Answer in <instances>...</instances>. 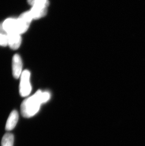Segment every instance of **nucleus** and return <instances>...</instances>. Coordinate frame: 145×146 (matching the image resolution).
<instances>
[{
	"instance_id": "0eeeda50",
	"label": "nucleus",
	"mask_w": 145,
	"mask_h": 146,
	"mask_svg": "<svg viewBox=\"0 0 145 146\" xmlns=\"http://www.w3.org/2000/svg\"><path fill=\"white\" fill-rule=\"evenodd\" d=\"M18 120V113L16 110H13L10 113L6 124V130L11 131L15 128Z\"/></svg>"
},
{
	"instance_id": "f03ea898",
	"label": "nucleus",
	"mask_w": 145,
	"mask_h": 146,
	"mask_svg": "<svg viewBox=\"0 0 145 146\" xmlns=\"http://www.w3.org/2000/svg\"><path fill=\"white\" fill-rule=\"evenodd\" d=\"M28 1L32 6L29 12L33 19H39L46 15L49 4L48 0H28Z\"/></svg>"
},
{
	"instance_id": "1a4fd4ad",
	"label": "nucleus",
	"mask_w": 145,
	"mask_h": 146,
	"mask_svg": "<svg viewBox=\"0 0 145 146\" xmlns=\"http://www.w3.org/2000/svg\"><path fill=\"white\" fill-rule=\"evenodd\" d=\"M8 45V38L7 34L0 33V46H6Z\"/></svg>"
},
{
	"instance_id": "6e6552de",
	"label": "nucleus",
	"mask_w": 145,
	"mask_h": 146,
	"mask_svg": "<svg viewBox=\"0 0 145 146\" xmlns=\"http://www.w3.org/2000/svg\"><path fill=\"white\" fill-rule=\"evenodd\" d=\"M14 136L11 133H7L3 136L1 141V146H13Z\"/></svg>"
},
{
	"instance_id": "39448f33",
	"label": "nucleus",
	"mask_w": 145,
	"mask_h": 146,
	"mask_svg": "<svg viewBox=\"0 0 145 146\" xmlns=\"http://www.w3.org/2000/svg\"><path fill=\"white\" fill-rule=\"evenodd\" d=\"M23 63L20 55L16 54L13 56L12 63L13 75L15 79H18L22 73Z\"/></svg>"
},
{
	"instance_id": "423d86ee",
	"label": "nucleus",
	"mask_w": 145,
	"mask_h": 146,
	"mask_svg": "<svg viewBox=\"0 0 145 146\" xmlns=\"http://www.w3.org/2000/svg\"><path fill=\"white\" fill-rule=\"evenodd\" d=\"M7 35L8 38V46L11 49H18L20 47L22 42L20 34L13 33Z\"/></svg>"
},
{
	"instance_id": "7ed1b4c3",
	"label": "nucleus",
	"mask_w": 145,
	"mask_h": 146,
	"mask_svg": "<svg viewBox=\"0 0 145 146\" xmlns=\"http://www.w3.org/2000/svg\"><path fill=\"white\" fill-rule=\"evenodd\" d=\"M30 79V72L29 70H25L22 72L19 85V93L21 97H28L31 92Z\"/></svg>"
},
{
	"instance_id": "20e7f679",
	"label": "nucleus",
	"mask_w": 145,
	"mask_h": 146,
	"mask_svg": "<svg viewBox=\"0 0 145 146\" xmlns=\"http://www.w3.org/2000/svg\"><path fill=\"white\" fill-rule=\"evenodd\" d=\"M33 19L29 11L23 13L19 16L17 19L19 34L21 35L28 31Z\"/></svg>"
},
{
	"instance_id": "f257e3e1",
	"label": "nucleus",
	"mask_w": 145,
	"mask_h": 146,
	"mask_svg": "<svg viewBox=\"0 0 145 146\" xmlns=\"http://www.w3.org/2000/svg\"><path fill=\"white\" fill-rule=\"evenodd\" d=\"M50 94L48 92H42L39 90L35 94L23 101L21 105V113L26 118H30L37 113L41 105L49 99Z\"/></svg>"
}]
</instances>
